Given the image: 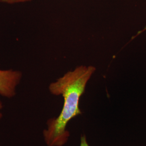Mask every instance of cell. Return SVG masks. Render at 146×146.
<instances>
[{"instance_id": "1", "label": "cell", "mask_w": 146, "mask_h": 146, "mask_svg": "<svg viewBox=\"0 0 146 146\" xmlns=\"http://www.w3.org/2000/svg\"><path fill=\"white\" fill-rule=\"evenodd\" d=\"M95 70L93 66H80L50 84V93L62 95L64 104L58 117L47 121V128L43 132L47 146H63L68 141L70 134L66 127L70 120L82 113L79 108L80 99Z\"/></svg>"}, {"instance_id": "2", "label": "cell", "mask_w": 146, "mask_h": 146, "mask_svg": "<svg viewBox=\"0 0 146 146\" xmlns=\"http://www.w3.org/2000/svg\"><path fill=\"white\" fill-rule=\"evenodd\" d=\"M22 78L20 71L0 70V95L11 98L16 94V88Z\"/></svg>"}, {"instance_id": "3", "label": "cell", "mask_w": 146, "mask_h": 146, "mask_svg": "<svg viewBox=\"0 0 146 146\" xmlns=\"http://www.w3.org/2000/svg\"><path fill=\"white\" fill-rule=\"evenodd\" d=\"M31 1L33 0H0V2L7 4H15L31 2Z\"/></svg>"}, {"instance_id": "4", "label": "cell", "mask_w": 146, "mask_h": 146, "mask_svg": "<svg viewBox=\"0 0 146 146\" xmlns=\"http://www.w3.org/2000/svg\"><path fill=\"white\" fill-rule=\"evenodd\" d=\"M80 146H89L86 138V136L82 135L81 137V144Z\"/></svg>"}, {"instance_id": "5", "label": "cell", "mask_w": 146, "mask_h": 146, "mask_svg": "<svg viewBox=\"0 0 146 146\" xmlns=\"http://www.w3.org/2000/svg\"><path fill=\"white\" fill-rule=\"evenodd\" d=\"M2 108H3V104L2 102L0 101V119H1L2 117V114L1 113V110L2 109Z\"/></svg>"}, {"instance_id": "6", "label": "cell", "mask_w": 146, "mask_h": 146, "mask_svg": "<svg viewBox=\"0 0 146 146\" xmlns=\"http://www.w3.org/2000/svg\"></svg>"}]
</instances>
